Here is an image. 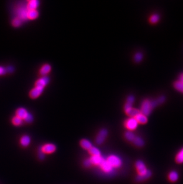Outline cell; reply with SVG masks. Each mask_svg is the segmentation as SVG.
Masks as SVG:
<instances>
[{"label": "cell", "mask_w": 183, "mask_h": 184, "mask_svg": "<svg viewBox=\"0 0 183 184\" xmlns=\"http://www.w3.org/2000/svg\"><path fill=\"white\" fill-rule=\"evenodd\" d=\"M142 54L141 53H137L136 55H135V57H134V60L136 62H139L140 61H141V60L142 59Z\"/></svg>", "instance_id": "obj_30"}, {"label": "cell", "mask_w": 183, "mask_h": 184, "mask_svg": "<svg viewBox=\"0 0 183 184\" xmlns=\"http://www.w3.org/2000/svg\"><path fill=\"white\" fill-rule=\"evenodd\" d=\"M80 144L83 148L87 150H89L92 147L91 143L89 140H86V139L81 140L80 142Z\"/></svg>", "instance_id": "obj_17"}, {"label": "cell", "mask_w": 183, "mask_h": 184, "mask_svg": "<svg viewBox=\"0 0 183 184\" xmlns=\"http://www.w3.org/2000/svg\"><path fill=\"white\" fill-rule=\"evenodd\" d=\"M20 144L22 146H23L24 147H27L30 143V136H29L28 135H23L20 138Z\"/></svg>", "instance_id": "obj_16"}, {"label": "cell", "mask_w": 183, "mask_h": 184, "mask_svg": "<svg viewBox=\"0 0 183 184\" xmlns=\"http://www.w3.org/2000/svg\"><path fill=\"white\" fill-rule=\"evenodd\" d=\"M12 123L15 126H20L23 123V120L18 118L17 116H15L12 119Z\"/></svg>", "instance_id": "obj_26"}, {"label": "cell", "mask_w": 183, "mask_h": 184, "mask_svg": "<svg viewBox=\"0 0 183 184\" xmlns=\"http://www.w3.org/2000/svg\"><path fill=\"white\" fill-rule=\"evenodd\" d=\"M134 119L136 120V121L138 122V123L145 124L147 122V119L146 118V116L142 115L140 113L139 115H137L136 117H134Z\"/></svg>", "instance_id": "obj_20"}, {"label": "cell", "mask_w": 183, "mask_h": 184, "mask_svg": "<svg viewBox=\"0 0 183 184\" xmlns=\"http://www.w3.org/2000/svg\"><path fill=\"white\" fill-rule=\"evenodd\" d=\"M126 113L129 115L131 116V118H134L136 117L137 115H139L140 113V111L139 110L136 109V108H131L129 110H127L126 111Z\"/></svg>", "instance_id": "obj_23"}, {"label": "cell", "mask_w": 183, "mask_h": 184, "mask_svg": "<svg viewBox=\"0 0 183 184\" xmlns=\"http://www.w3.org/2000/svg\"><path fill=\"white\" fill-rule=\"evenodd\" d=\"M43 90V88L36 87L35 88H34L33 89H32L30 91L29 95L32 98H33V99L36 98L42 93Z\"/></svg>", "instance_id": "obj_9"}, {"label": "cell", "mask_w": 183, "mask_h": 184, "mask_svg": "<svg viewBox=\"0 0 183 184\" xmlns=\"http://www.w3.org/2000/svg\"><path fill=\"white\" fill-rule=\"evenodd\" d=\"M7 72L6 69L4 68L3 67H0V75H3L5 74Z\"/></svg>", "instance_id": "obj_35"}, {"label": "cell", "mask_w": 183, "mask_h": 184, "mask_svg": "<svg viewBox=\"0 0 183 184\" xmlns=\"http://www.w3.org/2000/svg\"><path fill=\"white\" fill-rule=\"evenodd\" d=\"M83 165H84V166L86 167V168H89V167H90L92 165L91 161L90 159L88 158V159L85 160L84 161H83Z\"/></svg>", "instance_id": "obj_31"}, {"label": "cell", "mask_w": 183, "mask_h": 184, "mask_svg": "<svg viewBox=\"0 0 183 184\" xmlns=\"http://www.w3.org/2000/svg\"><path fill=\"white\" fill-rule=\"evenodd\" d=\"M51 70V67L50 65H45L42 67L40 70V74L42 76H45L49 73Z\"/></svg>", "instance_id": "obj_19"}, {"label": "cell", "mask_w": 183, "mask_h": 184, "mask_svg": "<svg viewBox=\"0 0 183 184\" xmlns=\"http://www.w3.org/2000/svg\"><path fill=\"white\" fill-rule=\"evenodd\" d=\"M125 126L129 131L135 130L138 126V122L134 118H131L125 122Z\"/></svg>", "instance_id": "obj_5"}, {"label": "cell", "mask_w": 183, "mask_h": 184, "mask_svg": "<svg viewBox=\"0 0 183 184\" xmlns=\"http://www.w3.org/2000/svg\"><path fill=\"white\" fill-rule=\"evenodd\" d=\"M159 103L157 100L153 101L149 100H144L141 107V113L144 116L149 115L152 111V110Z\"/></svg>", "instance_id": "obj_1"}, {"label": "cell", "mask_w": 183, "mask_h": 184, "mask_svg": "<svg viewBox=\"0 0 183 184\" xmlns=\"http://www.w3.org/2000/svg\"><path fill=\"white\" fill-rule=\"evenodd\" d=\"M159 17L158 15L157 14H154L153 16H152L150 18V21L151 23H157V22L159 20Z\"/></svg>", "instance_id": "obj_29"}, {"label": "cell", "mask_w": 183, "mask_h": 184, "mask_svg": "<svg viewBox=\"0 0 183 184\" xmlns=\"http://www.w3.org/2000/svg\"><path fill=\"white\" fill-rule=\"evenodd\" d=\"M134 97H133V96H129V97L127 98V103H131V104H133V103H134Z\"/></svg>", "instance_id": "obj_34"}, {"label": "cell", "mask_w": 183, "mask_h": 184, "mask_svg": "<svg viewBox=\"0 0 183 184\" xmlns=\"http://www.w3.org/2000/svg\"><path fill=\"white\" fill-rule=\"evenodd\" d=\"M152 172L150 170H149L148 172L144 175H137V176L135 178V181L136 182H139L145 181L147 180L148 179H149L152 176Z\"/></svg>", "instance_id": "obj_8"}, {"label": "cell", "mask_w": 183, "mask_h": 184, "mask_svg": "<svg viewBox=\"0 0 183 184\" xmlns=\"http://www.w3.org/2000/svg\"><path fill=\"white\" fill-rule=\"evenodd\" d=\"M135 167L137 172L138 175H143L146 174L149 169L147 168L145 163L142 160H138L135 163Z\"/></svg>", "instance_id": "obj_3"}, {"label": "cell", "mask_w": 183, "mask_h": 184, "mask_svg": "<svg viewBox=\"0 0 183 184\" xmlns=\"http://www.w3.org/2000/svg\"><path fill=\"white\" fill-rule=\"evenodd\" d=\"M168 179L171 182H175L178 180L179 178V174L178 173L175 171H172L168 173Z\"/></svg>", "instance_id": "obj_12"}, {"label": "cell", "mask_w": 183, "mask_h": 184, "mask_svg": "<svg viewBox=\"0 0 183 184\" xmlns=\"http://www.w3.org/2000/svg\"><path fill=\"white\" fill-rule=\"evenodd\" d=\"M99 166H100L101 168L106 173H110L112 172V171H113L114 168L108 163V162L105 159L102 161V162L101 163V165Z\"/></svg>", "instance_id": "obj_7"}, {"label": "cell", "mask_w": 183, "mask_h": 184, "mask_svg": "<svg viewBox=\"0 0 183 184\" xmlns=\"http://www.w3.org/2000/svg\"><path fill=\"white\" fill-rule=\"evenodd\" d=\"M106 160L113 168H120L123 164L121 158L116 155H111Z\"/></svg>", "instance_id": "obj_2"}, {"label": "cell", "mask_w": 183, "mask_h": 184, "mask_svg": "<svg viewBox=\"0 0 183 184\" xmlns=\"http://www.w3.org/2000/svg\"><path fill=\"white\" fill-rule=\"evenodd\" d=\"M6 71L7 72H13V71H14V68H13V67H12V66H9V67H8L7 69H6Z\"/></svg>", "instance_id": "obj_37"}, {"label": "cell", "mask_w": 183, "mask_h": 184, "mask_svg": "<svg viewBox=\"0 0 183 184\" xmlns=\"http://www.w3.org/2000/svg\"><path fill=\"white\" fill-rule=\"evenodd\" d=\"M22 20H21L20 19H19L17 17L13 20V22H12V25L14 27H20L22 25Z\"/></svg>", "instance_id": "obj_27"}, {"label": "cell", "mask_w": 183, "mask_h": 184, "mask_svg": "<svg viewBox=\"0 0 183 184\" xmlns=\"http://www.w3.org/2000/svg\"><path fill=\"white\" fill-rule=\"evenodd\" d=\"M89 159L91 161L92 165L99 166L105 158L102 157L101 156H92Z\"/></svg>", "instance_id": "obj_14"}, {"label": "cell", "mask_w": 183, "mask_h": 184, "mask_svg": "<svg viewBox=\"0 0 183 184\" xmlns=\"http://www.w3.org/2000/svg\"><path fill=\"white\" fill-rule=\"evenodd\" d=\"M108 136V131L106 129H102L99 132L96 138V143L98 145L104 143Z\"/></svg>", "instance_id": "obj_4"}, {"label": "cell", "mask_w": 183, "mask_h": 184, "mask_svg": "<svg viewBox=\"0 0 183 184\" xmlns=\"http://www.w3.org/2000/svg\"><path fill=\"white\" fill-rule=\"evenodd\" d=\"M33 120V118L32 115H30V113H29V115H27V116L26 117V118L25 119V121L27 123H31L32 121Z\"/></svg>", "instance_id": "obj_32"}, {"label": "cell", "mask_w": 183, "mask_h": 184, "mask_svg": "<svg viewBox=\"0 0 183 184\" xmlns=\"http://www.w3.org/2000/svg\"><path fill=\"white\" fill-rule=\"evenodd\" d=\"M29 115V113L24 108H20L16 111V116L21 119L22 120H25Z\"/></svg>", "instance_id": "obj_11"}, {"label": "cell", "mask_w": 183, "mask_h": 184, "mask_svg": "<svg viewBox=\"0 0 183 184\" xmlns=\"http://www.w3.org/2000/svg\"><path fill=\"white\" fill-rule=\"evenodd\" d=\"M38 157L40 160H42L45 158V154L41 151L40 150H39V154H38Z\"/></svg>", "instance_id": "obj_33"}, {"label": "cell", "mask_w": 183, "mask_h": 184, "mask_svg": "<svg viewBox=\"0 0 183 184\" xmlns=\"http://www.w3.org/2000/svg\"><path fill=\"white\" fill-rule=\"evenodd\" d=\"M49 78L47 76L42 77L36 81L35 85L36 87L43 88L49 83Z\"/></svg>", "instance_id": "obj_10"}, {"label": "cell", "mask_w": 183, "mask_h": 184, "mask_svg": "<svg viewBox=\"0 0 183 184\" xmlns=\"http://www.w3.org/2000/svg\"><path fill=\"white\" fill-rule=\"evenodd\" d=\"M56 149V146L53 144H47L39 148V150H40L44 154L52 153L55 151Z\"/></svg>", "instance_id": "obj_6"}, {"label": "cell", "mask_w": 183, "mask_h": 184, "mask_svg": "<svg viewBox=\"0 0 183 184\" xmlns=\"http://www.w3.org/2000/svg\"><path fill=\"white\" fill-rule=\"evenodd\" d=\"M175 161L179 164L183 163V147L176 154Z\"/></svg>", "instance_id": "obj_22"}, {"label": "cell", "mask_w": 183, "mask_h": 184, "mask_svg": "<svg viewBox=\"0 0 183 184\" xmlns=\"http://www.w3.org/2000/svg\"><path fill=\"white\" fill-rule=\"evenodd\" d=\"M89 154H91L92 156H101V151L99 149L95 147H92L91 148L88 150Z\"/></svg>", "instance_id": "obj_24"}, {"label": "cell", "mask_w": 183, "mask_h": 184, "mask_svg": "<svg viewBox=\"0 0 183 184\" xmlns=\"http://www.w3.org/2000/svg\"><path fill=\"white\" fill-rule=\"evenodd\" d=\"M38 16V12L36 10H29L27 13V18L29 19H35Z\"/></svg>", "instance_id": "obj_21"}, {"label": "cell", "mask_w": 183, "mask_h": 184, "mask_svg": "<svg viewBox=\"0 0 183 184\" xmlns=\"http://www.w3.org/2000/svg\"><path fill=\"white\" fill-rule=\"evenodd\" d=\"M28 10H27V8H20V9L18 10V18L20 19L21 20H26L27 18V13Z\"/></svg>", "instance_id": "obj_15"}, {"label": "cell", "mask_w": 183, "mask_h": 184, "mask_svg": "<svg viewBox=\"0 0 183 184\" xmlns=\"http://www.w3.org/2000/svg\"><path fill=\"white\" fill-rule=\"evenodd\" d=\"M124 136H125L126 139L127 141L131 142V143H133V141H134V138L136 136V135L134 133H133L132 132L130 131L126 132Z\"/></svg>", "instance_id": "obj_25"}, {"label": "cell", "mask_w": 183, "mask_h": 184, "mask_svg": "<svg viewBox=\"0 0 183 184\" xmlns=\"http://www.w3.org/2000/svg\"><path fill=\"white\" fill-rule=\"evenodd\" d=\"M174 86L178 90L183 92V83L180 81H177L175 83Z\"/></svg>", "instance_id": "obj_28"}, {"label": "cell", "mask_w": 183, "mask_h": 184, "mask_svg": "<svg viewBox=\"0 0 183 184\" xmlns=\"http://www.w3.org/2000/svg\"><path fill=\"white\" fill-rule=\"evenodd\" d=\"M157 101L159 104H161L165 101V97H161L157 100Z\"/></svg>", "instance_id": "obj_36"}, {"label": "cell", "mask_w": 183, "mask_h": 184, "mask_svg": "<svg viewBox=\"0 0 183 184\" xmlns=\"http://www.w3.org/2000/svg\"><path fill=\"white\" fill-rule=\"evenodd\" d=\"M39 1L37 0H30L28 2L27 4V10H36V9L38 7Z\"/></svg>", "instance_id": "obj_13"}, {"label": "cell", "mask_w": 183, "mask_h": 184, "mask_svg": "<svg viewBox=\"0 0 183 184\" xmlns=\"http://www.w3.org/2000/svg\"><path fill=\"white\" fill-rule=\"evenodd\" d=\"M133 143L135 146L139 147V148L143 147L144 145V141L143 140L141 137L137 136H136L134 141H133Z\"/></svg>", "instance_id": "obj_18"}]
</instances>
